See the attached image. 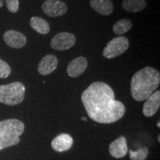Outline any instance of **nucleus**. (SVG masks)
I'll use <instances>...</instances> for the list:
<instances>
[{
    "instance_id": "nucleus-2",
    "label": "nucleus",
    "mask_w": 160,
    "mask_h": 160,
    "mask_svg": "<svg viewBox=\"0 0 160 160\" xmlns=\"http://www.w3.org/2000/svg\"><path fill=\"white\" fill-rule=\"evenodd\" d=\"M160 74L157 69L145 67L133 76L131 82V93L137 102L145 101L159 88Z\"/></svg>"
},
{
    "instance_id": "nucleus-9",
    "label": "nucleus",
    "mask_w": 160,
    "mask_h": 160,
    "mask_svg": "<svg viewBox=\"0 0 160 160\" xmlns=\"http://www.w3.org/2000/svg\"><path fill=\"white\" fill-rule=\"evenodd\" d=\"M127 139L124 136H120L110 144L109 153L112 157L116 159H121L125 157L128 153Z\"/></svg>"
},
{
    "instance_id": "nucleus-17",
    "label": "nucleus",
    "mask_w": 160,
    "mask_h": 160,
    "mask_svg": "<svg viewBox=\"0 0 160 160\" xmlns=\"http://www.w3.org/2000/svg\"><path fill=\"white\" fill-rule=\"evenodd\" d=\"M132 28V22L128 19H122L113 26V33L117 35H122L128 32Z\"/></svg>"
},
{
    "instance_id": "nucleus-13",
    "label": "nucleus",
    "mask_w": 160,
    "mask_h": 160,
    "mask_svg": "<svg viewBox=\"0 0 160 160\" xmlns=\"http://www.w3.org/2000/svg\"><path fill=\"white\" fill-rule=\"evenodd\" d=\"M73 139L68 133H62L52 140L51 147L57 152H65L71 149L73 146Z\"/></svg>"
},
{
    "instance_id": "nucleus-24",
    "label": "nucleus",
    "mask_w": 160,
    "mask_h": 160,
    "mask_svg": "<svg viewBox=\"0 0 160 160\" xmlns=\"http://www.w3.org/2000/svg\"><path fill=\"white\" fill-rule=\"evenodd\" d=\"M158 142H160V140H159V135L158 136Z\"/></svg>"
},
{
    "instance_id": "nucleus-18",
    "label": "nucleus",
    "mask_w": 160,
    "mask_h": 160,
    "mask_svg": "<svg viewBox=\"0 0 160 160\" xmlns=\"http://www.w3.org/2000/svg\"><path fill=\"white\" fill-rule=\"evenodd\" d=\"M149 155V149L146 147L140 148L137 151L129 150L130 159L131 160H145Z\"/></svg>"
},
{
    "instance_id": "nucleus-19",
    "label": "nucleus",
    "mask_w": 160,
    "mask_h": 160,
    "mask_svg": "<svg viewBox=\"0 0 160 160\" xmlns=\"http://www.w3.org/2000/svg\"><path fill=\"white\" fill-rule=\"evenodd\" d=\"M11 68L6 62L0 59V79H6L11 74Z\"/></svg>"
},
{
    "instance_id": "nucleus-10",
    "label": "nucleus",
    "mask_w": 160,
    "mask_h": 160,
    "mask_svg": "<svg viewBox=\"0 0 160 160\" xmlns=\"http://www.w3.org/2000/svg\"><path fill=\"white\" fill-rule=\"evenodd\" d=\"M160 107V91L153 92L150 97L145 100L143 105L142 112L146 117H151L157 113Z\"/></svg>"
},
{
    "instance_id": "nucleus-11",
    "label": "nucleus",
    "mask_w": 160,
    "mask_h": 160,
    "mask_svg": "<svg viewBox=\"0 0 160 160\" xmlns=\"http://www.w3.org/2000/svg\"><path fill=\"white\" fill-rule=\"evenodd\" d=\"M58 59L54 55H46L41 59L38 65V72L39 74L47 76L51 74L57 69Z\"/></svg>"
},
{
    "instance_id": "nucleus-16",
    "label": "nucleus",
    "mask_w": 160,
    "mask_h": 160,
    "mask_svg": "<svg viewBox=\"0 0 160 160\" xmlns=\"http://www.w3.org/2000/svg\"><path fill=\"white\" fill-rule=\"evenodd\" d=\"M122 5L125 11L137 13L145 8L147 2L146 0H124Z\"/></svg>"
},
{
    "instance_id": "nucleus-7",
    "label": "nucleus",
    "mask_w": 160,
    "mask_h": 160,
    "mask_svg": "<svg viewBox=\"0 0 160 160\" xmlns=\"http://www.w3.org/2000/svg\"><path fill=\"white\" fill-rule=\"evenodd\" d=\"M42 9L48 17H58L67 13L68 6L62 0H46L42 5Z\"/></svg>"
},
{
    "instance_id": "nucleus-4",
    "label": "nucleus",
    "mask_w": 160,
    "mask_h": 160,
    "mask_svg": "<svg viewBox=\"0 0 160 160\" xmlns=\"http://www.w3.org/2000/svg\"><path fill=\"white\" fill-rule=\"evenodd\" d=\"M25 87L20 82L0 85V103L13 106L19 105L25 99Z\"/></svg>"
},
{
    "instance_id": "nucleus-12",
    "label": "nucleus",
    "mask_w": 160,
    "mask_h": 160,
    "mask_svg": "<svg viewBox=\"0 0 160 160\" xmlns=\"http://www.w3.org/2000/svg\"><path fill=\"white\" fill-rule=\"evenodd\" d=\"M88 67V61L85 57H79L72 60L67 67V72L71 77L76 78L82 75Z\"/></svg>"
},
{
    "instance_id": "nucleus-21",
    "label": "nucleus",
    "mask_w": 160,
    "mask_h": 160,
    "mask_svg": "<svg viewBox=\"0 0 160 160\" xmlns=\"http://www.w3.org/2000/svg\"><path fill=\"white\" fill-rule=\"evenodd\" d=\"M3 6V0H0V8Z\"/></svg>"
},
{
    "instance_id": "nucleus-8",
    "label": "nucleus",
    "mask_w": 160,
    "mask_h": 160,
    "mask_svg": "<svg viewBox=\"0 0 160 160\" xmlns=\"http://www.w3.org/2000/svg\"><path fill=\"white\" fill-rule=\"evenodd\" d=\"M5 42L11 48L20 49L23 48L27 43L25 36L19 31L14 30H9L4 33L3 36Z\"/></svg>"
},
{
    "instance_id": "nucleus-15",
    "label": "nucleus",
    "mask_w": 160,
    "mask_h": 160,
    "mask_svg": "<svg viewBox=\"0 0 160 160\" xmlns=\"http://www.w3.org/2000/svg\"><path fill=\"white\" fill-rule=\"evenodd\" d=\"M30 25L32 28L40 34H48L50 31V25L48 22L41 17H31L30 20Z\"/></svg>"
},
{
    "instance_id": "nucleus-20",
    "label": "nucleus",
    "mask_w": 160,
    "mask_h": 160,
    "mask_svg": "<svg viewBox=\"0 0 160 160\" xmlns=\"http://www.w3.org/2000/svg\"><path fill=\"white\" fill-rule=\"evenodd\" d=\"M6 7L11 13H17L19 9V0H5Z\"/></svg>"
},
{
    "instance_id": "nucleus-22",
    "label": "nucleus",
    "mask_w": 160,
    "mask_h": 160,
    "mask_svg": "<svg viewBox=\"0 0 160 160\" xmlns=\"http://www.w3.org/2000/svg\"><path fill=\"white\" fill-rule=\"evenodd\" d=\"M82 120V121H85V122H86V121H87V119H86V118L85 117H82V119H81Z\"/></svg>"
},
{
    "instance_id": "nucleus-23",
    "label": "nucleus",
    "mask_w": 160,
    "mask_h": 160,
    "mask_svg": "<svg viewBox=\"0 0 160 160\" xmlns=\"http://www.w3.org/2000/svg\"><path fill=\"white\" fill-rule=\"evenodd\" d=\"M157 125L158 126V128H159V127H160V125H159V122H158V123L157 124Z\"/></svg>"
},
{
    "instance_id": "nucleus-6",
    "label": "nucleus",
    "mask_w": 160,
    "mask_h": 160,
    "mask_svg": "<svg viewBox=\"0 0 160 160\" xmlns=\"http://www.w3.org/2000/svg\"><path fill=\"white\" fill-rule=\"evenodd\" d=\"M76 43V37L68 32H61L53 37L51 42V46L57 51H66L73 47Z\"/></svg>"
},
{
    "instance_id": "nucleus-5",
    "label": "nucleus",
    "mask_w": 160,
    "mask_h": 160,
    "mask_svg": "<svg viewBox=\"0 0 160 160\" xmlns=\"http://www.w3.org/2000/svg\"><path fill=\"white\" fill-rule=\"evenodd\" d=\"M129 48V41L127 37L120 36L111 39L103 50L102 54L106 59H113L119 57Z\"/></svg>"
},
{
    "instance_id": "nucleus-3",
    "label": "nucleus",
    "mask_w": 160,
    "mask_h": 160,
    "mask_svg": "<svg viewBox=\"0 0 160 160\" xmlns=\"http://www.w3.org/2000/svg\"><path fill=\"white\" fill-rule=\"evenodd\" d=\"M24 131L25 124L17 119L0 122V151L19 144Z\"/></svg>"
},
{
    "instance_id": "nucleus-14",
    "label": "nucleus",
    "mask_w": 160,
    "mask_h": 160,
    "mask_svg": "<svg viewBox=\"0 0 160 160\" xmlns=\"http://www.w3.org/2000/svg\"><path fill=\"white\" fill-rule=\"evenodd\" d=\"M91 7L99 14L108 16L113 11V5L111 0H91Z\"/></svg>"
},
{
    "instance_id": "nucleus-1",
    "label": "nucleus",
    "mask_w": 160,
    "mask_h": 160,
    "mask_svg": "<svg viewBox=\"0 0 160 160\" xmlns=\"http://www.w3.org/2000/svg\"><path fill=\"white\" fill-rule=\"evenodd\" d=\"M82 102L88 117L96 122L111 124L123 117L126 109L116 100L113 90L102 82H95L85 90Z\"/></svg>"
}]
</instances>
